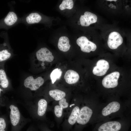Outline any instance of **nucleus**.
I'll list each match as a JSON object with an SVG mask.
<instances>
[{"label": "nucleus", "instance_id": "obj_1", "mask_svg": "<svg viewBox=\"0 0 131 131\" xmlns=\"http://www.w3.org/2000/svg\"><path fill=\"white\" fill-rule=\"evenodd\" d=\"M16 100L6 99L5 105L9 115L11 131H21L22 129L31 120L24 117L21 113L17 105Z\"/></svg>", "mask_w": 131, "mask_h": 131}, {"label": "nucleus", "instance_id": "obj_2", "mask_svg": "<svg viewBox=\"0 0 131 131\" xmlns=\"http://www.w3.org/2000/svg\"><path fill=\"white\" fill-rule=\"evenodd\" d=\"M20 18L14 11H10L7 15L0 20V29L8 30L20 23Z\"/></svg>", "mask_w": 131, "mask_h": 131}, {"label": "nucleus", "instance_id": "obj_3", "mask_svg": "<svg viewBox=\"0 0 131 131\" xmlns=\"http://www.w3.org/2000/svg\"><path fill=\"white\" fill-rule=\"evenodd\" d=\"M36 60L41 62L40 65L43 69L45 68V62H50L54 59L51 52L46 47L41 48L38 50L36 52Z\"/></svg>", "mask_w": 131, "mask_h": 131}, {"label": "nucleus", "instance_id": "obj_4", "mask_svg": "<svg viewBox=\"0 0 131 131\" xmlns=\"http://www.w3.org/2000/svg\"><path fill=\"white\" fill-rule=\"evenodd\" d=\"M4 34V42L0 44V63L10 58L13 54L12 50L8 43L7 34L6 33Z\"/></svg>", "mask_w": 131, "mask_h": 131}, {"label": "nucleus", "instance_id": "obj_5", "mask_svg": "<svg viewBox=\"0 0 131 131\" xmlns=\"http://www.w3.org/2000/svg\"><path fill=\"white\" fill-rule=\"evenodd\" d=\"M77 44L80 47L81 50L83 52L89 53L91 51H94L96 49V45L89 41L87 37L82 36L76 40Z\"/></svg>", "mask_w": 131, "mask_h": 131}, {"label": "nucleus", "instance_id": "obj_6", "mask_svg": "<svg viewBox=\"0 0 131 131\" xmlns=\"http://www.w3.org/2000/svg\"><path fill=\"white\" fill-rule=\"evenodd\" d=\"M120 73L117 71L113 72L106 76L103 79V86L107 88H114L118 85V80Z\"/></svg>", "mask_w": 131, "mask_h": 131}, {"label": "nucleus", "instance_id": "obj_7", "mask_svg": "<svg viewBox=\"0 0 131 131\" xmlns=\"http://www.w3.org/2000/svg\"><path fill=\"white\" fill-rule=\"evenodd\" d=\"M123 41V38L120 33L117 32L113 31L109 35L107 44L110 48L114 49L121 45Z\"/></svg>", "mask_w": 131, "mask_h": 131}, {"label": "nucleus", "instance_id": "obj_8", "mask_svg": "<svg viewBox=\"0 0 131 131\" xmlns=\"http://www.w3.org/2000/svg\"><path fill=\"white\" fill-rule=\"evenodd\" d=\"M92 113V110L88 107H82L80 110L76 122L80 124H85L89 121Z\"/></svg>", "mask_w": 131, "mask_h": 131}, {"label": "nucleus", "instance_id": "obj_9", "mask_svg": "<svg viewBox=\"0 0 131 131\" xmlns=\"http://www.w3.org/2000/svg\"><path fill=\"white\" fill-rule=\"evenodd\" d=\"M109 63L104 59H100L96 63V66L94 67L93 70V74L98 76L104 75L109 68Z\"/></svg>", "mask_w": 131, "mask_h": 131}, {"label": "nucleus", "instance_id": "obj_10", "mask_svg": "<svg viewBox=\"0 0 131 131\" xmlns=\"http://www.w3.org/2000/svg\"><path fill=\"white\" fill-rule=\"evenodd\" d=\"M97 16L95 14L89 11L85 12L83 15L81 16L80 23L82 26H88L91 24L96 23Z\"/></svg>", "mask_w": 131, "mask_h": 131}, {"label": "nucleus", "instance_id": "obj_11", "mask_svg": "<svg viewBox=\"0 0 131 131\" xmlns=\"http://www.w3.org/2000/svg\"><path fill=\"white\" fill-rule=\"evenodd\" d=\"M122 126L119 122L116 121L108 122L103 123L98 128V131H120Z\"/></svg>", "mask_w": 131, "mask_h": 131}, {"label": "nucleus", "instance_id": "obj_12", "mask_svg": "<svg viewBox=\"0 0 131 131\" xmlns=\"http://www.w3.org/2000/svg\"><path fill=\"white\" fill-rule=\"evenodd\" d=\"M64 78L67 83L72 84L78 82L80 79V76L76 71L72 70H69L66 73Z\"/></svg>", "mask_w": 131, "mask_h": 131}, {"label": "nucleus", "instance_id": "obj_13", "mask_svg": "<svg viewBox=\"0 0 131 131\" xmlns=\"http://www.w3.org/2000/svg\"><path fill=\"white\" fill-rule=\"evenodd\" d=\"M120 107L119 103L116 101H113L109 104L102 110V113L103 115L106 116L112 113L118 111Z\"/></svg>", "mask_w": 131, "mask_h": 131}, {"label": "nucleus", "instance_id": "obj_14", "mask_svg": "<svg viewBox=\"0 0 131 131\" xmlns=\"http://www.w3.org/2000/svg\"><path fill=\"white\" fill-rule=\"evenodd\" d=\"M69 42V40L67 37L66 36L61 37L59 38L58 43V49L63 52L67 51L71 47Z\"/></svg>", "mask_w": 131, "mask_h": 131}, {"label": "nucleus", "instance_id": "obj_15", "mask_svg": "<svg viewBox=\"0 0 131 131\" xmlns=\"http://www.w3.org/2000/svg\"><path fill=\"white\" fill-rule=\"evenodd\" d=\"M38 109L37 117H42L45 114L48 105L47 100L43 98L38 100Z\"/></svg>", "mask_w": 131, "mask_h": 131}, {"label": "nucleus", "instance_id": "obj_16", "mask_svg": "<svg viewBox=\"0 0 131 131\" xmlns=\"http://www.w3.org/2000/svg\"><path fill=\"white\" fill-rule=\"evenodd\" d=\"M0 85L3 89H7L9 88L10 84L6 73L3 69H0Z\"/></svg>", "mask_w": 131, "mask_h": 131}, {"label": "nucleus", "instance_id": "obj_17", "mask_svg": "<svg viewBox=\"0 0 131 131\" xmlns=\"http://www.w3.org/2000/svg\"><path fill=\"white\" fill-rule=\"evenodd\" d=\"M49 93V95L56 101H59L64 98L66 96L64 92L57 89L50 90Z\"/></svg>", "mask_w": 131, "mask_h": 131}, {"label": "nucleus", "instance_id": "obj_18", "mask_svg": "<svg viewBox=\"0 0 131 131\" xmlns=\"http://www.w3.org/2000/svg\"><path fill=\"white\" fill-rule=\"evenodd\" d=\"M80 111V108L78 106L74 107L73 109L68 120V122L70 124L73 125L75 123Z\"/></svg>", "mask_w": 131, "mask_h": 131}, {"label": "nucleus", "instance_id": "obj_19", "mask_svg": "<svg viewBox=\"0 0 131 131\" xmlns=\"http://www.w3.org/2000/svg\"><path fill=\"white\" fill-rule=\"evenodd\" d=\"M9 120L5 116H0V131H8Z\"/></svg>", "mask_w": 131, "mask_h": 131}, {"label": "nucleus", "instance_id": "obj_20", "mask_svg": "<svg viewBox=\"0 0 131 131\" xmlns=\"http://www.w3.org/2000/svg\"><path fill=\"white\" fill-rule=\"evenodd\" d=\"M62 73V71L58 68L55 69L52 71L50 75L52 84H54L57 79L60 78Z\"/></svg>", "mask_w": 131, "mask_h": 131}, {"label": "nucleus", "instance_id": "obj_21", "mask_svg": "<svg viewBox=\"0 0 131 131\" xmlns=\"http://www.w3.org/2000/svg\"><path fill=\"white\" fill-rule=\"evenodd\" d=\"M74 2L72 0H64L60 5L59 8L61 10L66 9H71L73 7Z\"/></svg>", "mask_w": 131, "mask_h": 131}, {"label": "nucleus", "instance_id": "obj_22", "mask_svg": "<svg viewBox=\"0 0 131 131\" xmlns=\"http://www.w3.org/2000/svg\"><path fill=\"white\" fill-rule=\"evenodd\" d=\"M63 109L59 105L56 106L54 108V112L55 115L57 117L59 118L62 115Z\"/></svg>", "mask_w": 131, "mask_h": 131}, {"label": "nucleus", "instance_id": "obj_23", "mask_svg": "<svg viewBox=\"0 0 131 131\" xmlns=\"http://www.w3.org/2000/svg\"><path fill=\"white\" fill-rule=\"evenodd\" d=\"M59 106L63 109L67 108L68 106V103L64 98L59 100Z\"/></svg>", "mask_w": 131, "mask_h": 131}, {"label": "nucleus", "instance_id": "obj_24", "mask_svg": "<svg viewBox=\"0 0 131 131\" xmlns=\"http://www.w3.org/2000/svg\"><path fill=\"white\" fill-rule=\"evenodd\" d=\"M26 131H37L34 125L32 124L30 125Z\"/></svg>", "mask_w": 131, "mask_h": 131}, {"label": "nucleus", "instance_id": "obj_25", "mask_svg": "<svg viewBox=\"0 0 131 131\" xmlns=\"http://www.w3.org/2000/svg\"><path fill=\"white\" fill-rule=\"evenodd\" d=\"M39 127L41 131H49L48 130L47 128L44 126H40Z\"/></svg>", "mask_w": 131, "mask_h": 131}, {"label": "nucleus", "instance_id": "obj_26", "mask_svg": "<svg viewBox=\"0 0 131 131\" xmlns=\"http://www.w3.org/2000/svg\"><path fill=\"white\" fill-rule=\"evenodd\" d=\"M3 91V90L0 88V96L1 94V92Z\"/></svg>", "mask_w": 131, "mask_h": 131}, {"label": "nucleus", "instance_id": "obj_27", "mask_svg": "<svg viewBox=\"0 0 131 131\" xmlns=\"http://www.w3.org/2000/svg\"><path fill=\"white\" fill-rule=\"evenodd\" d=\"M107 1H117V0H107Z\"/></svg>", "mask_w": 131, "mask_h": 131}]
</instances>
